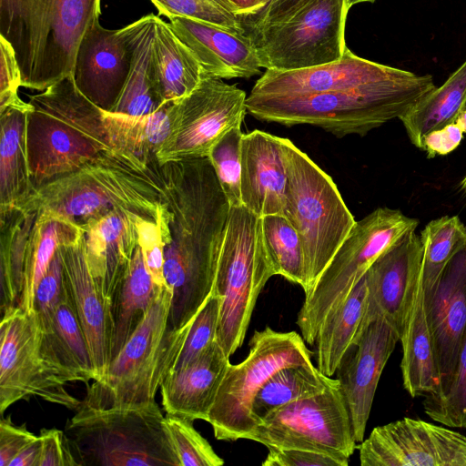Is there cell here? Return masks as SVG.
Returning a JSON list of instances; mask_svg holds the SVG:
<instances>
[{"label":"cell","instance_id":"cell-14","mask_svg":"<svg viewBox=\"0 0 466 466\" xmlns=\"http://www.w3.org/2000/svg\"><path fill=\"white\" fill-rule=\"evenodd\" d=\"M246 439L267 448L309 450L347 461L358 443L339 382L270 412Z\"/></svg>","mask_w":466,"mask_h":466},{"label":"cell","instance_id":"cell-19","mask_svg":"<svg viewBox=\"0 0 466 466\" xmlns=\"http://www.w3.org/2000/svg\"><path fill=\"white\" fill-rule=\"evenodd\" d=\"M398 341L384 320H375L360 332L336 370L357 442L364 440L380 375Z\"/></svg>","mask_w":466,"mask_h":466},{"label":"cell","instance_id":"cell-9","mask_svg":"<svg viewBox=\"0 0 466 466\" xmlns=\"http://www.w3.org/2000/svg\"><path fill=\"white\" fill-rule=\"evenodd\" d=\"M273 276L261 218L244 205L230 207L212 290L219 299L216 340L228 358L241 347L257 299Z\"/></svg>","mask_w":466,"mask_h":466},{"label":"cell","instance_id":"cell-15","mask_svg":"<svg viewBox=\"0 0 466 466\" xmlns=\"http://www.w3.org/2000/svg\"><path fill=\"white\" fill-rule=\"evenodd\" d=\"M247 97L235 85L204 77L189 95L170 104V133L157 153L158 163L208 157L226 132L241 126Z\"/></svg>","mask_w":466,"mask_h":466},{"label":"cell","instance_id":"cell-54","mask_svg":"<svg viewBox=\"0 0 466 466\" xmlns=\"http://www.w3.org/2000/svg\"><path fill=\"white\" fill-rule=\"evenodd\" d=\"M239 15L243 27L258 13L262 0H229Z\"/></svg>","mask_w":466,"mask_h":466},{"label":"cell","instance_id":"cell-51","mask_svg":"<svg viewBox=\"0 0 466 466\" xmlns=\"http://www.w3.org/2000/svg\"><path fill=\"white\" fill-rule=\"evenodd\" d=\"M462 137L463 132L456 123L447 125L425 137L423 150L427 152L429 158L436 155H447L460 145Z\"/></svg>","mask_w":466,"mask_h":466},{"label":"cell","instance_id":"cell-37","mask_svg":"<svg viewBox=\"0 0 466 466\" xmlns=\"http://www.w3.org/2000/svg\"><path fill=\"white\" fill-rule=\"evenodd\" d=\"M44 334L50 350L60 366L71 374L76 381L87 383L96 379L87 341L68 288L55 310L50 330L44 331Z\"/></svg>","mask_w":466,"mask_h":466},{"label":"cell","instance_id":"cell-33","mask_svg":"<svg viewBox=\"0 0 466 466\" xmlns=\"http://www.w3.org/2000/svg\"><path fill=\"white\" fill-rule=\"evenodd\" d=\"M466 109V60L439 87L418 102L399 119L410 142L423 150L425 137L431 131L455 123Z\"/></svg>","mask_w":466,"mask_h":466},{"label":"cell","instance_id":"cell-50","mask_svg":"<svg viewBox=\"0 0 466 466\" xmlns=\"http://www.w3.org/2000/svg\"><path fill=\"white\" fill-rule=\"evenodd\" d=\"M37 438L29 431L25 424L15 425L10 418L0 421V466H8L10 461L30 442Z\"/></svg>","mask_w":466,"mask_h":466},{"label":"cell","instance_id":"cell-30","mask_svg":"<svg viewBox=\"0 0 466 466\" xmlns=\"http://www.w3.org/2000/svg\"><path fill=\"white\" fill-rule=\"evenodd\" d=\"M153 54L163 105L189 95L204 78L191 50L178 38L169 23L156 18Z\"/></svg>","mask_w":466,"mask_h":466},{"label":"cell","instance_id":"cell-1","mask_svg":"<svg viewBox=\"0 0 466 466\" xmlns=\"http://www.w3.org/2000/svg\"><path fill=\"white\" fill-rule=\"evenodd\" d=\"M169 210L164 277L168 328L188 324L211 295L230 204L208 157L160 165Z\"/></svg>","mask_w":466,"mask_h":466},{"label":"cell","instance_id":"cell-20","mask_svg":"<svg viewBox=\"0 0 466 466\" xmlns=\"http://www.w3.org/2000/svg\"><path fill=\"white\" fill-rule=\"evenodd\" d=\"M424 302L440 378L436 393L455 370L466 332V240L451 257L431 292L424 296Z\"/></svg>","mask_w":466,"mask_h":466},{"label":"cell","instance_id":"cell-29","mask_svg":"<svg viewBox=\"0 0 466 466\" xmlns=\"http://www.w3.org/2000/svg\"><path fill=\"white\" fill-rule=\"evenodd\" d=\"M156 18L157 15H148L133 22L131 67L113 112L146 116L164 106L158 90L153 54Z\"/></svg>","mask_w":466,"mask_h":466},{"label":"cell","instance_id":"cell-5","mask_svg":"<svg viewBox=\"0 0 466 466\" xmlns=\"http://www.w3.org/2000/svg\"><path fill=\"white\" fill-rule=\"evenodd\" d=\"M101 0H0V36L13 46L22 86L43 91L73 74Z\"/></svg>","mask_w":466,"mask_h":466},{"label":"cell","instance_id":"cell-58","mask_svg":"<svg viewBox=\"0 0 466 466\" xmlns=\"http://www.w3.org/2000/svg\"><path fill=\"white\" fill-rule=\"evenodd\" d=\"M461 189H462V190L464 191V193L466 194V176H465V177L463 178V180L461 181Z\"/></svg>","mask_w":466,"mask_h":466},{"label":"cell","instance_id":"cell-36","mask_svg":"<svg viewBox=\"0 0 466 466\" xmlns=\"http://www.w3.org/2000/svg\"><path fill=\"white\" fill-rule=\"evenodd\" d=\"M146 116L105 110V118L116 148L147 165L157 162V153L170 133L169 106Z\"/></svg>","mask_w":466,"mask_h":466},{"label":"cell","instance_id":"cell-44","mask_svg":"<svg viewBox=\"0 0 466 466\" xmlns=\"http://www.w3.org/2000/svg\"><path fill=\"white\" fill-rule=\"evenodd\" d=\"M218 317L219 299L212 292L192 319L182 350L172 370L188 365L216 340Z\"/></svg>","mask_w":466,"mask_h":466},{"label":"cell","instance_id":"cell-17","mask_svg":"<svg viewBox=\"0 0 466 466\" xmlns=\"http://www.w3.org/2000/svg\"><path fill=\"white\" fill-rule=\"evenodd\" d=\"M421 262L420 237L412 231L370 267L365 274L368 292L360 334L371 322L382 319L400 339L420 279Z\"/></svg>","mask_w":466,"mask_h":466},{"label":"cell","instance_id":"cell-8","mask_svg":"<svg viewBox=\"0 0 466 466\" xmlns=\"http://www.w3.org/2000/svg\"><path fill=\"white\" fill-rule=\"evenodd\" d=\"M288 180L284 216L297 229L305 258V295L314 287L356 220L332 178L281 137Z\"/></svg>","mask_w":466,"mask_h":466},{"label":"cell","instance_id":"cell-16","mask_svg":"<svg viewBox=\"0 0 466 466\" xmlns=\"http://www.w3.org/2000/svg\"><path fill=\"white\" fill-rule=\"evenodd\" d=\"M358 449L361 466H466V436L408 417L375 427Z\"/></svg>","mask_w":466,"mask_h":466},{"label":"cell","instance_id":"cell-40","mask_svg":"<svg viewBox=\"0 0 466 466\" xmlns=\"http://www.w3.org/2000/svg\"><path fill=\"white\" fill-rule=\"evenodd\" d=\"M421 279L424 296L429 295L444 268L466 240V228L458 216H444L430 221L420 232Z\"/></svg>","mask_w":466,"mask_h":466},{"label":"cell","instance_id":"cell-31","mask_svg":"<svg viewBox=\"0 0 466 466\" xmlns=\"http://www.w3.org/2000/svg\"><path fill=\"white\" fill-rule=\"evenodd\" d=\"M82 236L78 223L52 213H37L28 242L19 309L33 311L35 290L55 254L61 247L78 242Z\"/></svg>","mask_w":466,"mask_h":466},{"label":"cell","instance_id":"cell-56","mask_svg":"<svg viewBox=\"0 0 466 466\" xmlns=\"http://www.w3.org/2000/svg\"><path fill=\"white\" fill-rule=\"evenodd\" d=\"M455 123L459 126L463 133H466V109L460 114Z\"/></svg>","mask_w":466,"mask_h":466},{"label":"cell","instance_id":"cell-2","mask_svg":"<svg viewBox=\"0 0 466 466\" xmlns=\"http://www.w3.org/2000/svg\"><path fill=\"white\" fill-rule=\"evenodd\" d=\"M28 102L26 149L35 189L112 156L141 161L116 148L105 110L78 90L73 75L31 96Z\"/></svg>","mask_w":466,"mask_h":466},{"label":"cell","instance_id":"cell-32","mask_svg":"<svg viewBox=\"0 0 466 466\" xmlns=\"http://www.w3.org/2000/svg\"><path fill=\"white\" fill-rule=\"evenodd\" d=\"M364 275L341 305L321 324L316 337L317 367L332 377L347 350L360 334L367 300Z\"/></svg>","mask_w":466,"mask_h":466},{"label":"cell","instance_id":"cell-4","mask_svg":"<svg viewBox=\"0 0 466 466\" xmlns=\"http://www.w3.org/2000/svg\"><path fill=\"white\" fill-rule=\"evenodd\" d=\"M117 208L155 221L167 216L158 162L149 166L116 155L90 163L35 189L20 209L59 215L81 225Z\"/></svg>","mask_w":466,"mask_h":466},{"label":"cell","instance_id":"cell-23","mask_svg":"<svg viewBox=\"0 0 466 466\" xmlns=\"http://www.w3.org/2000/svg\"><path fill=\"white\" fill-rule=\"evenodd\" d=\"M169 25L198 61L204 77L249 78L262 68L253 38L206 22L171 16Z\"/></svg>","mask_w":466,"mask_h":466},{"label":"cell","instance_id":"cell-12","mask_svg":"<svg viewBox=\"0 0 466 466\" xmlns=\"http://www.w3.org/2000/svg\"><path fill=\"white\" fill-rule=\"evenodd\" d=\"M313 353L295 331L266 327L255 330L249 351L238 364L229 363L207 421L220 441L246 439L254 430L250 417L253 399L266 381L285 366L312 362Z\"/></svg>","mask_w":466,"mask_h":466},{"label":"cell","instance_id":"cell-57","mask_svg":"<svg viewBox=\"0 0 466 466\" xmlns=\"http://www.w3.org/2000/svg\"><path fill=\"white\" fill-rule=\"evenodd\" d=\"M375 0H346L347 2V5L349 7V9L356 5V4H360V3H364V2H374Z\"/></svg>","mask_w":466,"mask_h":466},{"label":"cell","instance_id":"cell-35","mask_svg":"<svg viewBox=\"0 0 466 466\" xmlns=\"http://www.w3.org/2000/svg\"><path fill=\"white\" fill-rule=\"evenodd\" d=\"M339 380L312 362L291 364L275 372L255 395L250 417L254 429L270 412L299 399L320 393Z\"/></svg>","mask_w":466,"mask_h":466},{"label":"cell","instance_id":"cell-3","mask_svg":"<svg viewBox=\"0 0 466 466\" xmlns=\"http://www.w3.org/2000/svg\"><path fill=\"white\" fill-rule=\"evenodd\" d=\"M435 87L431 75L400 69L391 77L351 89L300 96H248L246 106L261 121L313 125L337 137L364 136L405 115Z\"/></svg>","mask_w":466,"mask_h":466},{"label":"cell","instance_id":"cell-52","mask_svg":"<svg viewBox=\"0 0 466 466\" xmlns=\"http://www.w3.org/2000/svg\"><path fill=\"white\" fill-rule=\"evenodd\" d=\"M308 1L309 0H273L261 25L255 33L265 25L279 23L289 18Z\"/></svg>","mask_w":466,"mask_h":466},{"label":"cell","instance_id":"cell-34","mask_svg":"<svg viewBox=\"0 0 466 466\" xmlns=\"http://www.w3.org/2000/svg\"><path fill=\"white\" fill-rule=\"evenodd\" d=\"M158 288L147 269L141 248L137 245L129 269L111 301V360L143 321Z\"/></svg>","mask_w":466,"mask_h":466},{"label":"cell","instance_id":"cell-41","mask_svg":"<svg viewBox=\"0 0 466 466\" xmlns=\"http://www.w3.org/2000/svg\"><path fill=\"white\" fill-rule=\"evenodd\" d=\"M422 406L433 420L451 428H466V332L451 378L440 391L425 396Z\"/></svg>","mask_w":466,"mask_h":466},{"label":"cell","instance_id":"cell-27","mask_svg":"<svg viewBox=\"0 0 466 466\" xmlns=\"http://www.w3.org/2000/svg\"><path fill=\"white\" fill-rule=\"evenodd\" d=\"M29 102L0 111V218L20 209L35 192L26 149Z\"/></svg>","mask_w":466,"mask_h":466},{"label":"cell","instance_id":"cell-7","mask_svg":"<svg viewBox=\"0 0 466 466\" xmlns=\"http://www.w3.org/2000/svg\"><path fill=\"white\" fill-rule=\"evenodd\" d=\"M172 291L158 288L151 306L106 373L87 389L80 404L96 407L137 406L155 401L163 380L174 368L190 323L168 328Z\"/></svg>","mask_w":466,"mask_h":466},{"label":"cell","instance_id":"cell-45","mask_svg":"<svg viewBox=\"0 0 466 466\" xmlns=\"http://www.w3.org/2000/svg\"><path fill=\"white\" fill-rule=\"evenodd\" d=\"M67 292L61 248L52 258L38 284L33 311L44 331L51 329L55 310Z\"/></svg>","mask_w":466,"mask_h":466},{"label":"cell","instance_id":"cell-26","mask_svg":"<svg viewBox=\"0 0 466 466\" xmlns=\"http://www.w3.org/2000/svg\"><path fill=\"white\" fill-rule=\"evenodd\" d=\"M229 363V358L215 340L194 361L171 370L160 386L166 413L192 421H207Z\"/></svg>","mask_w":466,"mask_h":466},{"label":"cell","instance_id":"cell-48","mask_svg":"<svg viewBox=\"0 0 466 466\" xmlns=\"http://www.w3.org/2000/svg\"><path fill=\"white\" fill-rule=\"evenodd\" d=\"M263 466H347L349 461L302 449L268 448Z\"/></svg>","mask_w":466,"mask_h":466},{"label":"cell","instance_id":"cell-24","mask_svg":"<svg viewBox=\"0 0 466 466\" xmlns=\"http://www.w3.org/2000/svg\"><path fill=\"white\" fill-rule=\"evenodd\" d=\"M288 173L281 137L254 130L241 143V201L258 217L284 215Z\"/></svg>","mask_w":466,"mask_h":466},{"label":"cell","instance_id":"cell-55","mask_svg":"<svg viewBox=\"0 0 466 466\" xmlns=\"http://www.w3.org/2000/svg\"><path fill=\"white\" fill-rule=\"evenodd\" d=\"M273 0H262L258 13L244 25L248 35H252L259 28Z\"/></svg>","mask_w":466,"mask_h":466},{"label":"cell","instance_id":"cell-6","mask_svg":"<svg viewBox=\"0 0 466 466\" xmlns=\"http://www.w3.org/2000/svg\"><path fill=\"white\" fill-rule=\"evenodd\" d=\"M156 401L96 408L80 404L65 428L78 466H180Z\"/></svg>","mask_w":466,"mask_h":466},{"label":"cell","instance_id":"cell-28","mask_svg":"<svg viewBox=\"0 0 466 466\" xmlns=\"http://www.w3.org/2000/svg\"><path fill=\"white\" fill-rule=\"evenodd\" d=\"M400 341L402 345L400 370L404 389L413 398L434 393L439 389L440 378L426 316L421 271Z\"/></svg>","mask_w":466,"mask_h":466},{"label":"cell","instance_id":"cell-25","mask_svg":"<svg viewBox=\"0 0 466 466\" xmlns=\"http://www.w3.org/2000/svg\"><path fill=\"white\" fill-rule=\"evenodd\" d=\"M65 277L85 333L96 380L111 361L113 319L111 303L103 295L88 268L83 240L61 247Z\"/></svg>","mask_w":466,"mask_h":466},{"label":"cell","instance_id":"cell-18","mask_svg":"<svg viewBox=\"0 0 466 466\" xmlns=\"http://www.w3.org/2000/svg\"><path fill=\"white\" fill-rule=\"evenodd\" d=\"M133 23L117 29L96 21L77 48L73 77L78 90L98 107L112 111L127 82L133 56Z\"/></svg>","mask_w":466,"mask_h":466},{"label":"cell","instance_id":"cell-49","mask_svg":"<svg viewBox=\"0 0 466 466\" xmlns=\"http://www.w3.org/2000/svg\"><path fill=\"white\" fill-rule=\"evenodd\" d=\"M41 455L38 466H78L65 431L42 429Z\"/></svg>","mask_w":466,"mask_h":466},{"label":"cell","instance_id":"cell-10","mask_svg":"<svg viewBox=\"0 0 466 466\" xmlns=\"http://www.w3.org/2000/svg\"><path fill=\"white\" fill-rule=\"evenodd\" d=\"M418 225V219L389 208H378L355 222L314 287L305 295L296 324L306 343L314 344L321 324L341 305L376 259L415 231Z\"/></svg>","mask_w":466,"mask_h":466},{"label":"cell","instance_id":"cell-46","mask_svg":"<svg viewBox=\"0 0 466 466\" xmlns=\"http://www.w3.org/2000/svg\"><path fill=\"white\" fill-rule=\"evenodd\" d=\"M168 215L166 218L155 221L149 218L137 216L138 245L145 265L154 283L157 287L166 286L164 277V250L167 241Z\"/></svg>","mask_w":466,"mask_h":466},{"label":"cell","instance_id":"cell-47","mask_svg":"<svg viewBox=\"0 0 466 466\" xmlns=\"http://www.w3.org/2000/svg\"><path fill=\"white\" fill-rule=\"evenodd\" d=\"M22 76L15 50L0 36V111L24 101L18 96Z\"/></svg>","mask_w":466,"mask_h":466},{"label":"cell","instance_id":"cell-53","mask_svg":"<svg viewBox=\"0 0 466 466\" xmlns=\"http://www.w3.org/2000/svg\"><path fill=\"white\" fill-rule=\"evenodd\" d=\"M40 455L41 440L37 436L10 461L8 466H38Z\"/></svg>","mask_w":466,"mask_h":466},{"label":"cell","instance_id":"cell-43","mask_svg":"<svg viewBox=\"0 0 466 466\" xmlns=\"http://www.w3.org/2000/svg\"><path fill=\"white\" fill-rule=\"evenodd\" d=\"M164 423L180 466L224 464L208 441L195 430L192 420L167 414Z\"/></svg>","mask_w":466,"mask_h":466},{"label":"cell","instance_id":"cell-11","mask_svg":"<svg viewBox=\"0 0 466 466\" xmlns=\"http://www.w3.org/2000/svg\"><path fill=\"white\" fill-rule=\"evenodd\" d=\"M0 325V414L20 400H42L77 409L81 400L66 389L76 381L56 361L34 311H4Z\"/></svg>","mask_w":466,"mask_h":466},{"label":"cell","instance_id":"cell-39","mask_svg":"<svg viewBox=\"0 0 466 466\" xmlns=\"http://www.w3.org/2000/svg\"><path fill=\"white\" fill-rule=\"evenodd\" d=\"M260 218L263 243L275 276L279 275L304 290L305 258L297 229L284 215Z\"/></svg>","mask_w":466,"mask_h":466},{"label":"cell","instance_id":"cell-13","mask_svg":"<svg viewBox=\"0 0 466 466\" xmlns=\"http://www.w3.org/2000/svg\"><path fill=\"white\" fill-rule=\"evenodd\" d=\"M346 0H309L291 16L260 28L254 40L261 66L289 71L339 60L348 49Z\"/></svg>","mask_w":466,"mask_h":466},{"label":"cell","instance_id":"cell-42","mask_svg":"<svg viewBox=\"0 0 466 466\" xmlns=\"http://www.w3.org/2000/svg\"><path fill=\"white\" fill-rule=\"evenodd\" d=\"M240 127L226 132L211 148L209 158L230 207L241 206V143Z\"/></svg>","mask_w":466,"mask_h":466},{"label":"cell","instance_id":"cell-38","mask_svg":"<svg viewBox=\"0 0 466 466\" xmlns=\"http://www.w3.org/2000/svg\"><path fill=\"white\" fill-rule=\"evenodd\" d=\"M36 212L15 210L0 218L1 310L18 308L25 279L30 234Z\"/></svg>","mask_w":466,"mask_h":466},{"label":"cell","instance_id":"cell-21","mask_svg":"<svg viewBox=\"0 0 466 466\" xmlns=\"http://www.w3.org/2000/svg\"><path fill=\"white\" fill-rule=\"evenodd\" d=\"M400 70L360 57L348 48L332 63L289 71L266 69L249 96H300L351 89L387 79Z\"/></svg>","mask_w":466,"mask_h":466},{"label":"cell","instance_id":"cell-22","mask_svg":"<svg viewBox=\"0 0 466 466\" xmlns=\"http://www.w3.org/2000/svg\"><path fill=\"white\" fill-rule=\"evenodd\" d=\"M137 216L130 210L117 208L80 225L88 268L110 303L138 245Z\"/></svg>","mask_w":466,"mask_h":466}]
</instances>
